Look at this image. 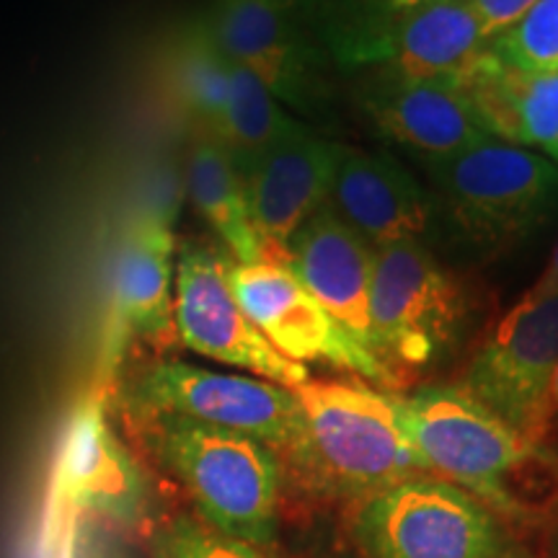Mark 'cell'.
I'll return each mask as SVG.
<instances>
[{
  "label": "cell",
  "mask_w": 558,
  "mask_h": 558,
  "mask_svg": "<svg viewBox=\"0 0 558 558\" xmlns=\"http://www.w3.org/2000/svg\"><path fill=\"white\" fill-rule=\"evenodd\" d=\"M284 262L295 271L303 288L318 300L320 308L349 337L375 354L373 318H369L375 248L329 202L298 228L288 243Z\"/></svg>",
  "instance_id": "14"
},
{
  "label": "cell",
  "mask_w": 558,
  "mask_h": 558,
  "mask_svg": "<svg viewBox=\"0 0 558 558\" xmlns=\"http://www.w3.org/2000/svg\"><path fill=\"white\" fill-rule=\"evenodd\" d=\"M173 324L181 344L202 357L248 369L284 388L311 380L308 367L279 354L256 331L230 290V264L202 243H184L177 256Z\"/></svg>",
  "instance_id": "9"
},
{
  "label": "cell",
  "mask_w": 558,
  "mask_h": 558,
  "mask_svg": "<svg viewBox=\"0 0 558 558\" xmlns=\"http://www.w3.org/2000/svg\"><path fill=\"white\" fill-rule=\"evenodd\" d=\"M230 290L256 331L288 360L298 365L324 362L369 383L396 386L388 367L320 308L284 262L264 256L230 264Z\"/></svg>",
  "instance_id": "10"
},
{
  "label": "cell",
  "mask_w": 558,
  "mask_h": 558,
  "mask_svg": "<svg viewBox=\"0 0 558 558\" xmlns=\"http://www.w3.org/2000/svg\"><path fill=\"white\" fill-rule=\"evenodd\" d=\"M541 0H473L476 5L481 24L488 41L497 39L499 34H505L509 26H514L525 16L527 11H533Z\"/></svg>",
  "instance_id": "26"
},
{
  "label": "cell",
  "mask_w": 558,
  "mask_h": 558,
  "mask_svg": "<svg viewBox=\"0 0 558 558\" xmlns=\"http://www.w3.org/2000/svg\"><path fill=\"white\" fill-rule=\"evenodd\" d=\"M233 62L209 34L205 19L184 26L166 54L169 94L197 135H220Z\"/></svg>",
  "instance_id": "22"
},
{
  "label": "cell",
  "mask_w": 558,
  "mask_h": 558,
  "mask_svg": "<svg viewBox=\"0 0 558 558\" xmlns=\"http://www.w3.org/2000/svg\"><path fill=\"white\" fill-rule=\"evenodd\" d=\"M173 282H177V241L171 215L140 213L124 226L109 269L107 357L120 360L130 339L171 344Z\"/></svg>",
  "instance_id": "11"
},
{
  "label": "cell",
  "mask_w": 558,
  "mask_h": 558,
  "mask_svg": "<svg viewBox=\"0 0 558 558\" xmlns=\"http://www.w3.org/2000/svg\"><path fill=\"white\" fill-rule=\"evenodd\" d=\"M558 295V246L550 254V259L543 269V275L535 279V284L530 288L522 298L530 300H546V298H556Z\"/></svg>",
  "instance_id": "27"
},
{
  "label": "cell",
  "mask_w": 558,
  "mask_h": 558,
  "mask_svg": "<svg viewBox=\"0 0 558 558\" xmlns=\"http://www.w3.org/2000/svg\"><path fill=\"white\" fill-rule=\"evenodd\" d=\"M184 181L194 209L230 251L235 264L264 259L262 241L251 222L241 171L218 137L197 135L186 160Z\"/></svg>",
  "instance_id": "21"
},
{
  "label": "cell",
  "mask_w": 558,
  "mask_h": 558,
  "mask_svg": "<svg viewBox=\"0 0 558 558\" xmlns=\"http://www.w3.org/2000/svg\"><path fill=\"white\" fill-rule=\"evenodd\" d=\"M132 414H173L262 439L295 458L303 416L292 388L248 375L215 373L181 360H156L140 367L128 386Z\"/></svg>",
  "instance_id": "7"
},
{
  "label": "cell",
  "mask_w": 558,
  "mask_h": 558,
  "mask_svg": "<svg viewBox=\"0 0 558 558\" xmlns=\"http://www.w3.org/2000/svg\"><path fill=\"white\" fill-rule=\"evenodd\" d=\"M107 558H120V556H107Z\"/></svg>",
  "instance_id": "29"
},
{
  "label": "cell",
  "mask_w": 558,
  "mask_h": 558,
  "mask_svg": "<svg viewBox=\"0 0 558 558\" xmlns=\"http://www.w3.org/2000/svg\"><path fill=\"white\" fill-rule=\"evenodd\" d=\"M145 442L184 484L207 527L269 546L277 535L282 463L262 439L173 414H135Z\"/></svg>",
  "instance_id": "1"
},
{
  "label": "cell",
  "mask_w": 558,
  "mask_h": 558,
  "mask_svg": "<svg viewBox=\"0 0 558 558\" xmlns=\"http://www.w3.org/2000/svg\"><path fill=\"white\" fill-rule=\"evenodd\" d=\"M369 318L375 354L399 386L456 347L469 318V298L424 241L390 243L375 251Z\"/></svg>",
  "instance_id": "4"
},
{
  "label": "cell",
  "mask_w": 558,
  "mask_h": 558,
  "mask_svg": "<svg viewBox=\"0 0 558 558\" xmlns=\"http://www.w3.org/2000/svg\"><path fill=\"white\" fill-rule=\"evenodd\" d=\"M399 416L429 471L445 473L484 505L514 512L509 476L533 456V442L463 386H427L399 396Z\"/></svg>",
  "instance_id": "6"
},
{
  "label": "cell",
  "mask_w": 558,
  "mask_h": 558,
  "mask_svg": "<svg viewBox=\"0 0 558 558\" xmlns=\"http://www.w3.org/2000/svg\"><path fill=\"white\" fill-rule=\"evenodd\" d=\"M329 205L375 251L422 241L432 220L429 194L399 160L354 145H339Z\"/></svg>",
  "instance_id": "15"
},
{
  "label": "cell",
  "mask_w": 558,
  "mask_h": 558,
  "mask_svg": "<svg viewBox=\"0 0 558 558\" xmlns=\"http://www.w3.org/2000/svg\"><path fill=\"white\" fill-rule=\"evenodd\" d=\"M205 24L233 65L254 73L277 101L311 107L316 99V47L288 0H215Z\"/></svg>",
  "instance_id": "13"
},
{
  "label": "cell",
  "mask_w": 558,
  "mask_h": 558,
  "mask_svg": "<svg viewBox=\"0 0 558 558\" xmlns=\"http://www.w3.org/2000/svg\"><path fill=\"white\" fill-rule=\"evenodd\" d=\"M298 124L300 122L284 114L277 96L254 73L233 65L226 120H222L218 140L226 145L239 169L267 150L269 145H275L279 137L288 135L290 130H295Z\"/></svg>",
  "instance_id": "23"
},
{
  "label": "cell",
  "mask_w": 558,
  "mask_h": 558,
  "mask_svg": "<svg viewBox=\"0 0 558 558\" xmlns=\"http://www.w3.org/2000/svg\"><path fill=\"white\" fill-rule=\"evenodd\" d=\"M367 107L383 135L416 153L424 163H442L488 140L460 81H414L383 73L369 90Z\"/></svg>",
  "instance_id": "16"
},
{
  "label": "cell",
  "mask_w": 558,
  "mask_h": 558,
  "mask_svg": "<svg viewBox=\"0 0 558 558\" xmlns=\"http://www.w3.org/2000/svg\"><path fill=\"white\" fill-rule=\"evenodd\" d=\"M488 37L473 0H424L399 26L378 65L414 81H463Z\"/></svg>",
  "instance_id": "19"
},
{
  "label": "cell",
  "mask_w": 558,
  "mask_h": 558,
  "mask_svg": "<svg viewBox=\"0 0 558 558\" xmlns=\"http://www.w3.org/2000/svg\"><path fill=\"white\" fill-rule=\"evenodd\" d=\"M354 535L369 558H512L492 507L448 478L411 476L367 497Z\"/></svg>",
  "instance_id": "5"
},
{
  "label": "cell",
  "mask_w": 558,
  "mask_h": 558,
  "mask_svg": "<svg viewBox=\"0 0 558 558\" xmlns=\"http://www.w3.org/2000/svg\"><path fill=\"white\" fill-rule=\"evenodd\" d=\"M556 367L558 295L522 298L481 344L463 388L535 445L554 414L550 386Z\"/></svg>",
  "instance_id": "8"
},
{
  "label": "cell",
  "mask_w": 558,
  "mask_h": 558,
  "mask_svg": "<svg viewBox=\"0 0 558 558\" xmlns=\"http://www.w3.org/2000/svg\"><path fill=\"white\" fill-rule=\"evenodd\" d=\"M303 416L295 463L341 494L373 497L427 469L399 416V396L362 380H305L292 388Z\"/></svg>",
  "instance_id": "2"
},
{
  "label": "cell",
  "mask_w": 558,
  "mask_h": 558,
  "mask_svg": "<svg viewBox=\"0 0 558 558\" xmlns=\"http://www.w3.org/2000/svg\"><path fill=\"white\" fill-rule=\"evenodd\" d=\"M424 0H288L316 50L341 65H378L399 26Z\"/></svg>",
  "instance_id": "20"
},
{
  "label": "cell",
  "mask_w": 558,
  "mask_h": 558,
  "mask_svg": "<svg viewBox=\"0 0 558 558\" xmlns=\"http://www.w3.org/2000/svg\"><path fill=\"white\" fill-rule=\"evenodd\" d=\"M550 411H558V367L554 375V386H550Z\"/></svg>",
  "instance_id": "28"
},
{
  "label": "cell",
  "mask_w": 558,
  "mask_h": 558,
  "mask_svg": "<svg viewBox=\"0 0 558 558\" xmlns=\"http://www.w3.org/2000/svg\"><path fill=\"white\" fill-rule=\"evenodd\" d=\"M427 171L452 226L488 254L525 241L558 209V163L501 140L488 137L456 158L427 163Z\"/></svg>",
  "instance_id": "3"
},
{
  "label": "cell",
  "mask_w": 558,
  "mask_h": 558,
  "mask_svg": "<svg viewBox=\"0 0 558 558\" xmlns=\"http://www.w3.org/2000/svg\"><path fill=\"white\" fill-rule=\"evenodd\" d=\"M337 158L339 143L298 124L239 169L251 222L267 259L284 262L298 228L329 202Z\"/></svg>",
  "instance_id": "12"
},
{
  "label": "cell",
  "mask_w": 558,
  "mask_h": 558,
  "mask_svg": "<svg viewBox=\"0 0 558 558\" xmlns=\"http://www.w3.org/2000/svg\"><path fill=\"white\" fill-rule=\"evenodd\" d=\"M60 486L73 505L94 509L120 525L143 520L145 481L99 403H83L70 418L60 450Z\"/></svg>",
  "instance_id": "17"
},
{
  "label": "cell",
  "mask_w": 558,
  "mask_h": 558,
  "mask_svg": "<svg viewBox=\"0 0 558 558\" xmlns=\"http://www.w3.org/2000/svg\"><path fill=\"white\" fill-rule=\"evenodd\" d=\"M488 52L525 73L558 68V0H541L518 24L488 41Z\"/></svg>",
  "instance_id": "24"
},
{
  "label": "cell",
  "mask_w": 558,
  "mask_h": 558,
  "mask_svg": "<svg viewBox=\"0 0 558 558\" xmlns=\"http://www.w3.org/2000/svg\"><path fill=\"white\" fill-rule=\"evenodd\" d=\"M460 83L488 137L538 150L558 163V68L525 73L486 47Z\"/></svg>",
  "instance_id": "18"
},
{
  "label": "cell",
  "mask_w": 558,
  "mask_h": 558,
  "mask_svg": "<svg viewBox=\"0 0 558 558\" xmlns=\"http://www.w3.org/2000/svg\"><path fill=\"white\" fill-rule=\"evenodd\" d=\"M150 546L156 558H269L259 546L228 538L190 518H177L158 527Z\"/></svg>",
  "instance_id": "25"
}]
</instances>
